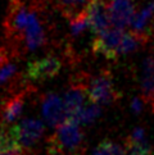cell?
<instances>
[{
	"label": "cell",
	"instance_id": "6da1fadb",
	"mask_svg": "<svg viewBox=\"0 0 154 155\" xmlns=\"http://www.w3.org/2000/svg\"><path fill=\"white\" fill-rule=\"evenodd\" d=\"M84 142L80 122L67 118L57 127L55 134L49 140V155H77Z\"/></svg>",
	"mask_w": 154,
	"mask_h": 155
},
{
	"label": "cell",
	"instance_id": "7a4b0ae2",
	"mask_svg": "<svg viewBox=\"0 0 154 155\" xmlns=\"http://www.w3.org/2000/svg\"><path fill=\"white\" fill-rule=\"evenodd\" d=\"M8 132L21 149H30L40 141L45 132V126L41 120L27 118L14 124Z\"/></svg>",
	"mask_w": 154,
	"mask_h": 155
},
{
	"label": "cell",
	"instance_id": "3957f363",
	"mask_svg": "<svg viewBox=\"0 0 154 155\" xmlns=\"http://www.w3.org/2000/svg\"><path fill=\"white\" fill-rule=\"evenodd\" d=\"M87 96L90 101L95 104L108 105L117 101L121 97V94L116 90L109 72H102L99 76L94 77L90 81Z\"/></svg>",
	"mask_w": 154,
	"mask_h": 155
},
{
	"label": "cell",
	"instance_id": "277c9868",
	"mask_svg": "<svg viewBox=\"0 0 154 155\" xmlns=\"http://www.w3.org/2000/svg\"><path fill=\"white\" fill-rule=\"evenodd\" d=\"M60 68H62V62L59 58L54 55H46L44 58L31 60L27 64L26 77L30 81L42 82L55 77L59 73Z\"/></svg>",
	"mask_w": 154,
	"mask_h": 155
},
{
	"label": "cell",
	"instance_id": "5b68a950",
	"mask_svg": "<svg viewBox=\"0 0 154 155\" xmlns=\"http://www.w3.org/2000/svg\"><path fill=\"white\" fill-rule=\"evenodd\" d=\"M123 37V30L118 27H109L108 30L99 34L92 42V51L102 54L107 59L117 58V49Z\"/></svg>",
	"mask_w": 154,
	"mask_h": 155
},
{
	"label": "cell",
	"instance_id": "8992f818",
	"mask_svg": "<svg viewBox=\"0 0 154 155\" xmlns=\"http://www.w3.org/2000/svg\"><path fill=\"white\" fill-rule=\"evenodd\" d=\"M42 117L52 127L57 128L59 124H62L68 118L63 99L52 92L45 95V97L42 99Z\"/></svg>",
	"mask_w": 154,
	"mask_h": 155
},
{
	"label": "cell",
	"instance_id": "52a82bcc",
	"mask_svg": "<svg viewBox=\"0 0 154 155\" xmlns=\"http://www.w3.org/2000/svg\"><path fill=\"white\" fill-rule=\"evenodd\" d=\"M87 18H89L90 30L94 34L99 35L103 31L111 27V18H109L108 4L103 0H90L86 7Z\"/></svg>",
	"mask_w": 154,
	"mask_h": 155
},
{
	"label": "cell",
	"instance_id": "ba28073f",
	"mask_svg": "<svg viewBox=\"0 0 154 155\" xmlns=\"http://www.w3.org/2000/svg\"><path fill=\"white\" fill-rule=\"evenodd\" d=\"M108 12L112 26L123 30L131 25L135 15V7L132 0H111L108 3Z\"/></svg>",
	"mask_w": 154,
	"mask_h": 155
},
{
	"label": "cell",
	"instance_id": "9c48e42d",
	"mask_svg": "<svg viewBox=\"0 0 154 155\" xmlns=\"http://www.w3.org/2000/svg\"><path fill=\"white\" fill-rule=\"evenodd\" d=\"M23 40L28 50H36L45 44V32L37 18V14L32 10H30V18L23 32Z\"/></svg>",
	"mask_w": 154,
	"mask_h": 155
},
{
	"label": "cell",
	"instance_id": "30bf717a",
	"mask_svg": "<svg viewBox=\"0 0 154 155\" xmlns=\"http://www.w3.org/2000/svg\"><path fill=\"white\" fill-rule=\"evenodd\" d=\"M63 101L68 118L77 120V115L81 112V109L85 107V92L79 87H72L65 92Z\"/></svg>",
	"mask_w": 154,
	"mask_h": 155
},
{
	"label": "cell",
	"instance_id": "8fae6325",
	"mask_svg": "<svg viewBox=\"0 0 154 155\" xmlns=\"http://www.w3.org/2000/svg\"><path fill=\"white\" fill-rule=\"evenodd\" d=\"M25 108V95L18 94L14 97L4 105L3 112H2V119L5 124H10L22 114V110Z\"/></svg>",
	"mask_w": 154,
	"mask_h": 155
},
{
	"label": "cell",
	"instance_id": "7c38bea8",
	"mask_svg": "<svg viewBox=\"0 0 154 155\" xmlns=\"http://www.w3.org/2000/svg\"><path fill=\"white\" fill-rule=\"evenodd\" d=\"M142 94L148 100H154V58L148 57L142 62Z\"/></svg>",
	"mask_w": 154,
	"mask_h": 155
},
{
	"label": "cell",
	"instance_id": "4fadbf2b",
	"mask_svg": "<svg viewBox=\"0 0 154 155\" xmlns=\"http://www.w3.org/2000/svg\"><path fill=\"white\" fill-rule=\"evenodd\" d=\"M146 40V37L144 34H140V32H126L123 34V37L121 40V44L118 45L117 49V57L121 55H126L129 53L135 51L136 49H139V46L142 42Z\"/></svg>",
	"mask_w": 154,
	"mask_h": 155
},
{
	"label": "cell",
	"instance_id": "5bb4252c",
	"mask_svg": "<svg viewBox=\"0 0 154 155\" xmlns=\"http://www.w3.org/2000/svg\"><path fill=\"white\" fill-rule=\"evenodd\" d=\"M153 15H154V0L148 3L139 13H135L132 21H131V28H132V31L144 34L145 27L148 26Z\"/></svg>",
	"mask_w": 154,
	"mask_h": 155
},
{
	"label": "cell",
	"instance_id": "9a60e30c",
	"mask_svg": "<svg viewBox=\"0 0 154 155\" xmlns=\"http://www.w3.org/2000/svg\"><path fill=\"white\" fill-rule=\"evenodd\" d=\"M17 74V65L8 59L3 49H0V86L5 85Z\"/></svg>",
	"mask_w": 154,
	"mask_h": 155
},
{
	"label": "cell",
	"instance_id": "2e32d148",
	"mask_svg": "<svg viewBox=\"0 0 154 155\" xmlns=\"http://www.w3.org/2000/svg\"><path fill=\"white\" fill-rule=\"evenodd\" d=\"M58 2L60 4V9H62L63 14L68 19H71L76 14L85 10L90 0H58Z\"/></svg>",
	"mask_w": 154,
	"mask_h": 155
},
{
	"label": "cell",
	"instance_id": "e0dca14e",
	"mask_svg": "<svg viewBox=\"0 0 154 155\" xmlns=\"http://www.w3.org/2000/svg\"><path fill=\"white\" fill-rule=\"evenodd\" d=\"M102 114V109L99 107V104L95 103H90V104H85V107L81 109V112L77 115V120L81 124H90L92 122H95L98 117H100Z\"/></svg>",
	"mask_w": 154,
	"mask_h": 155
},
{
	"label": "cell",
	"instance_id": "ac0fdd59",
	"mask_svg": "<svg viewBox=\"0 0 154 155\" xmlns=\"http://www.w3.org/2000/svg\"><path fill=\"white\" fill-rule=\"evenodd\" d=\"M86 28H90V25H89V18H87V12L85 9L69 19V30L73 36H79Z\"/></svg>",
	"mask_w": 154,
	"mask_h": 155
},
{
	"label": "cell",
	"instance_id": "d6986e66",
	"mask_svg": "<svg viewBox=\"0 0 154 155\" xmlns=\"http://www.w3.org/2000/svg\"><path fill=\"white\" fill-rule=\"evenodd\" d=\"M152 147L148 142H135L127 140L126 142V155H150Z\"/></svg>",
	"mask_w": 154,
	"mask_h": 155
},
{
	"label": "cell",
	"instance_id": "ffe728a7",
	"mask_svg": "<svg viewBox=\"0 0 154 155\" xmlns=\"http://www.w3.org/2000/svg\"><path fill=\"white\" fill-rule=\"evenodd\" d=\"M15 149H21V147L10 137L9 132H5L0 128V153L8 151V150H15Z\"/></svg>",
	"mask_w": 154,
	"mask_h": 155
},
{
	"label": "cell",
	"instance_id": "44dd1931",
	"mask_svg": "<svg viewBox=\"0 0 154 155\" xmlns=\"http://www.w3.org/2000/svg\"><path fill=\"white\" fill-rule=\"evenodd\" d=\"M127 140H131V141H135V142H148L146 141V136H145V131L137 127L132 131V134L130 135V137Z\"/></svg>",
	"mask_w": 154,
	"mask_h": 155
},
{
	"label": "cell",
	"instance_id": "7402d4cb",
	"mask_svg": "<svg viewBox=\"0 0 154 155\" xmlns=\"http://www.w3.org/2000/svg\"><path fill=\"white\" fill-rule=\"evenodd\" d=\"M92 155H112L111 150H109V145H108V140H104L98 145V147L94 150Z\"/></svg>",
	"mask_w": 154,
	"mask_h": 155
},
{
	"label": "cell",
	"instance_id": "603a6c76",
	"mask_svg": "<svg viewBox=\"0 0 154 155\" xmlns=\"http://www.w3.org/2000/svg\"><path fill=\"white\" fill-rule=\"evenodd\" d=\"M131 109H132L136 114L141 113V110H142V101L140 100L139 97H135L132 100V103H131Z\"/></svg>",
	"mask_w": 154,
	"mask_h": 155
},
{
	"label": "cell",
	"instance_id": "cb8c5ba5",
	"mask_svg": "<svg viewBox=\"0 0 154 155\" xmlns=\"http://www.w3.org/2000/svg\"><path fill=\"white\" fill-rule=\"evenodd\" d=\"M0 155H25L22 153V149H15V150H8V151H2Z\"/></svg>",
	"mask_w": 154,
	"mask_h": 155
},
{
	"label": "cell",
	"instance_id": "d4e9b609",
	"mask_svg": "<svg viewBox=\"0 0 154 155\" xmlns=\"http://www.w3.org/2000/svg\"><path fill=\"white\" fill-rule=\"evenodd\" d=\"M22 0H10V4H14V3H19Z\"/></svg>",
	"mask_w": 154,
	"mask_h": 155
}]
</instances>
